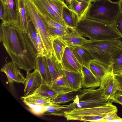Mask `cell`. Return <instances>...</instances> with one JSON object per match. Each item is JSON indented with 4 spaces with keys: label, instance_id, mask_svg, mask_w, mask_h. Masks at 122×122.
<instances>
[{
    "label": "cell",
    "instance_id": "6da1fadb",
    "mask_svg": "<svg viewBox=\"0 0 122 122\" xmlns=\"http://www.w3.org/2000/svg\"><path fill=\"white\" fill-rule=\"evenodd\" d=\"M3 33L2 44L7 53L20 69L26 72L36 68L37 53L27 33L9 25H1Z\"/></svg>",
    "mask_w": 122,
    "mask_h": 122
},
{
    "label": "cell",
    "instance_id": "7a4b0ae2",
    "mask_svg": "<svg viewBox=\"0 0 122 122\" xmlns=\"http://www.w3.org/2000/svg\"><path fill=\"white\" fill-rule=\"evenodd\" d=\"M75 29L82 36L91 40L113 41L122 38L114 25H108L86 17L78 22Z\"/></svg>",
    "mask_w": 122,
    "mask_h": 122
},
{
    "label": "cell",
    "instance_id": "3957f363",
    "mask_svg": "<svg viewBox=\"0 0 122 122\" xmlns=\"http://www.w3.org/2000/svg\"><path fill=\"white\" fill-rule=\"evenodd\" d=\"M82 46L93 59L107 66H112L115 59L122 51L121 39L113 41L89 40Z\"/></svg>",
    "mask_w": 122,
    "mask_h": 122
},
{
    "label": "cell",
    "instance_id": "277c9868",
    "mask_svg": "<svg viewBox=\"0 0 122 122\" xmlns=\"http://www.w3.org/2000/svg\"><path fill=\"white\" fill-rule=\"evenodd\" d=\"M120 13L118 1L95 0L91 2L86 17L108 25H114Z\"/></svg>",
    "mask_w": 122,
    "mask_h": 122
},
{
    "label": "cell",
    "instance_id": "5b68a950",
    "mask_svg": "<svg viewBox=\"0 0 122 122\" xmlns=\"http://www.w3.org/2000/svg\"><path fill=\"white\" fill-rule=\"evenodd\" d=\"M25 6L32 23L40 38L48 55L53 54V42L56 37L51 33L47 24L44 20L31 0H24Z\"/></svg>",
    "mask_w": 122,
    "mask_h": 122
},
{
    "label": "cell",
    "instance_id": "8992f818",
    "mask_svg": "<svg viewBox=\"0 0 122 122\" xmlns=\"http://www.w3.org/2000/svg\"><path fill=\"white\" fill-rule=\"evenodd\" d=\"M103 94V88L95 89L91 87L80 89L72 102L76 108L97 107L106 104L108 102Z\"/></svg>",
    "mask_w": 122,
    "mask_h": 122
},
{
    "label": "cell",
    "instance_id": "52a82bcc",
    "mask_svg": "<svg viewBox=\"0 0 122 122\" xmlns=\"http://www.w3.org/2000/svg\"><path fill=\"white\" fill-rule=\"evenodd\" d=\"M117 107L108 101L105 105L97 107L87 108H76L65 113L64 117L67 121L77 120L83 116L98 115L114 112H117Z\"/></svg>",
    "mask_w": 122,
    "mask_h": 122
},
{
    "label": "cell",
    "instance_id": "ba28073f",
    "mask_svg": "<svg viewBox=\"0 0 122 122\" xmlns=\"http://www.w3.org/2000/svg\"><path fill=\"white\" fill-rule=\"evenodd\" d=\"M89 69L100 80V87L103 88L108 79L113 74L112 66H106L94 59L92 60L90 62Z\"/></svg>",
    "mask_w": 122,
    "mask_h": 122
},
{
    "label": "cell",
    "instance_id": "9c48e42d",
    "mask_svg": "<svg viewBox=\"0 0 122 122\" xmlns=\"http://www.w3.org/2000/svg\"><path fill=\"white\" fill-rule=\"evenodd\" d=\"M3 7L1 25H9L17 28L15 0H0Z\"/></svg>",
    "mask_w": 122,
    "mask_h": 122
},
{
    "label": "cell",
    "instance_id": "30bf717a",
    "mask_svg": "<svg viewBox=\"0 0 122 122\" xmlns=\"http://www.w3.org/2000/svg\"><path fill=\"white\" fill-rule=\"evenodd\" d=\"M20 69L14 62L12 61L5 63L1 68L0 71L6 75L7 83H15L24 84L25 78L21 73Z\"/></svg>",
    "mask_w": 122,
    "mask_h": 122
},
{
    "label": "cell",
    "instance_id": "8fae6325",
    "mask_svg": "<svg viewBox=\"0 0 122 122\" xmlns=\"http://www.w3.org/2000/svg\"><path fill=\"white\" fill-rule=\"evenodd\" d=\"M24 84V95L26 96L31 95L43 83L41 76L39 71L34 70L32 73L26 72Z\"/></svg>",
    "mask_w": 122,
    "mask_h": 122
},
{
    "label": "cell",
    "instance_id": "7c38bea8",
    "mask_svg": "<svg viewBox=\"0 0 122 122\" xmlns=\"http://www.w3.org/2000/svg\"><path fill=\"white\" fill-rule=\"evenodd\" d=\"M31 0L38 12L67 27L62 18L53 10L46 0Z\"/></svg>",
    "mask_w": 122,
    "mask_h": 122
},
{
    "label": "cell",
    "instance_id": "4fadbf2b",
    "mask_svg": "<svg viewBox=\"0 0 122 122\" xmlns=\"http://www.w3.org/2000/svg\"><path fill=\"white\" fill-rule=\"evenodd\" d=\"M44 115L64 116L65 112H70L76 108L72 102L67 105H62L52 102L44 106Z\"/></svg>",
    "mask_w": 122,
    "mask_h": 122
},
{
    "label": "cell",
    "instance_id": "5bb4252c",
    "mask_svg": "<svg viewBox=\"0 0 122 122\" xmlns=\"http://www.w3.org/2000/svg\"><path fill=\"white\" fill-rule=\"evenodd\" d=\"M62 41L67 46H82L88 40L81 35L75 29L63 36L57 37Z\"/></svg>",
    "mask_w": 122,
    "mask_h": 122
},
{
    "label": "cell",
    "instance_id": "9a60e30c",
    "mask_svg": "<svg viewBox=\"0 0 122 122\" xmlns=\"http://www.w3.org/2000/svg\"><path fill=\"white\" fill-rule=\"evenodd\" d=\"M36 69L39 72L43 83L50 85L52 80L45 56H37L36 59Z\"/></svg>",
    "mask_w": 122,
    "mask_h": 122
},
{
    "label": "cell",
    "instance_id": "2e32d148",
    "mask_svg": "<svg viewBox=\"0 0 122 122\" xmlns=\"http://www.w3.org/2000/svg\"><path fill=\"white\" fill-rule=\"evenodd\" d=\"M68 47L73 53L79 64L81 66H85L89 69V63L93 59L88 51L82 46Z\"/></svg>",
    "mask_w": 122,
    "mask_h": 122
},
{
    "label": "cell",
    "instance_id": "e0dca14e",
    "mask_svg": "<svg viewBox=\"0 0 122 122\" xmlns=\"http://www.w3.org/2000/svg\"><path fill=\"white\" fill-rule=\"evenodd\" d=\"M81 73L82 76V87L95 88L100 86V80L87 67L85 66H82Z\"/></svg>",
    "mask_w": 122,
    "mask_h": 122
},
{
    "label": "cell",
    "instance_id": "ac0fdd59",
    "mask_svg": "<svg viewBox=\"0 0 122 122\" xmlns=\"http://www.w3.org/2000/svg\"><path fill=\"white\" fill-rule=\"evenodd\" d=\"M49 86L57 95L74 91L63 75L59 76L52 81Z\"/></svg>",
    "mask_w": 122,
    "mask_h": 122
},
{
    "label": "cell",
    "instance_id": "d6986e66",
    "mask_svg": "<svg viewBox=\"0 0 122 122\" xmlns=\"http://www.w3.org/2000/svg\"><path fill=\"white\" fill-rule=\"evenodd\" d=\"M52 82L59 76L63 75V70L61 64L53 54L51 56H46Z\"/></svg>",
    "mask_w": 122,
    "mask_h": 122
},
{
    "label": "cell",
    "instance_id": "ffe728a7",
    "mask_svg": "<svg viewBox=\"0 0 122 122\" xmlns=\"http://www.w3.org/2000/svg\"><path fill=\"white\" fill-rule=\"evenodd\" d=\"M74 91L82 88V76L81 73L63 70V75Z\"/></svg>",
    "mask_w": 122,
    "mask_h": 122
},
{
    "label": "cell",
    "instance_id": "44dd1931",
    "mask_svg": "<svg viewBox=\"0 0 122 122\" xmlns=\"http://www.w3.org/2000/svg\"><path fill=\"white\" fill-rule=\"evenodd\" d=\"M62 17L68 28L71 29L75 28L78 21V17L76 13L70 9L68 6L63 7Z\"/></svg>",
    "mask_w": 122,
    "mask_h": 122
},
{
    "label": "cell",
    "instance_id": "7402d4cb",
    "mask_svg": "<svg viewBox=\"0 0 122 122\" xmlns=\"http://www.w3.org/2000/svg\"><path fill=\"white\" fill-rule=\"evenodd\" d=\"M91 2H78L76 0H72L68 6L70 9L76 13L78 16L79 21L86 17Z\"/></svg>",
    "mask_w": 122,
    "mask_h": 122
},
{
    "label": "cell",
    "instance_id": "603a6c76",
    "mask_svg": "<svg viewBox=\"0 0 122 122\" xmlns=\"http://www.w3.org/2000/svg\"><path fill=\"white\" fill-rule=\"evenodd\" d=\"M64 70L81 73L82 66L76 63L71 58L64 52L61 63Z\"/></svg>",
    "mask_w": 122,
    "mask_h": 122
},
{
    "label": "cell",
    "instance_id": "cb8c5ba5",
    "mask_svg": "<svg viewBox=\"0 0 122 122\" xmlns=\"http://www.w3.org/2000/svg\"><path fill=\"white\" fill-rule=\"evenodd\" d=\"M118 91L117 86L113 74L103 88V95L106 100L108 101Z\"/></svg>",
    "mask_w": 122,
    "mask_h": 122
},
{
    "label": "cell",
    "instance_id": "d4e9b609",
    "mask_svg": "<svg viewBox=\"0 0 122 122\" xmlns=\"http://www.w3.org/2000/svg\"><path fill=\"white\" fill-rule=\"evenodd\" d=\"M22 101L26 105L30 104L46 106L51 102V100L37 95H31L20 97Z\"/></svg>",
    "mask_w": 122,
    "mask_h": 122
},
{
    "label": "cell",
    "instance_id": "484cf974",
    "mask_svg": "<svg viewBox=\"0 0 122 122\" xmlns=\"http://www.w3.org/2000/svg\"><path fill=\"white\" fill-rule=\"evenodd\" d=\"M67 46L64 42L58 37H56L54 39L53 42V54L61 63L65 49Z\"/></svg>",
    "mask_w": 122,
    "mask_h": 122
},
{
    "label": "cell",
    "instance_id": "4316f807",
    "mask_svg": "<svg viewBox=\"0 0 122 122\" xmlns=\"http://www.w3.org/2000/svg\"><path fill=\"white\" fill-rule=\"evenodd\" d=\"M80 90L77 91H73L68 93L57 95L51 101L52 103L59 105L73 101L79 93Z\"/></svg>",
    "mask_w": 122,
    "mask_h": 122
},
{
    "label": "cell",
    "instance_id": "83f0119b",
    "mask_svg": "<svg viewBox=\"0 0 122 122\" xmlns=\"http://www.w3.org/2000/svg\"><path fill=\"white\" fill-rule=\"evenodd\" d=\"M31 95L41 96L50 100L54 98L57 95L50 88L49 85L43 83Z\"/></svg>",
    "mask_w": 122,
    "mask_h": 122
},
{
    "label": "cell",
    "instance_id": "f1b7e54d",
    "mask_svg": "<svg viewBox=\"0 0 122 122\" xmlns=\"http://www.w3.org/2000/svg\"><path fill=\"white\" fill-rule=\"evenodd\" d=\"M53 10L62 18L63 7L67 6L63 0H46Z\"/></svg>",
    "mask_w": 122,
    "mask_h": 122
},
{
    "label": "cell",
    "instance_id": "f546056e",
    "mask_svg": "<svg viewBox=\"0 0 122 122\" xmlns=\"http://www.w3.org/2000/svg\"><path fill=\"white\" fill-rule=\"evenodd\" d=\"M112 66L113 75L122 72V51L115 59Z\"/></svg>",
    "mask_w": 122,
    "mask_h": 122
},
{
    "label": "cell",
    "instance_id": "4dcf8cb0",
    "mask_svg": "<svg viewBox=\"0 0 122 122\" xmlns=\"http://www.w3.org/2000/svg\"><path fill=\"white\" fill-rule=\"evenodd\" d=\"M38 12L44 20L48 25L65 30L69 31V29H70L67 27L53 20L48 16Z\"/></svg>",
    "mask_w": 122,
    "mask_h": 122
},
{
    "label": "cell",
    "instance_id": "1f68e13d",
    "mask_svg": "<svg viewBox=\"0 0 122 122\" xmlns=\"http://www.w3.org/2000/svg\"><path fill=\"white\" fill-rule=\"evenodd\" d=\"M107 114L83 116L78 118L77 120L83 122H105V117Z\"/></svg>",
    "mask_w": 122,
    "mask_h": 122
},
{
    "label": "cell",
    "instance_id": "d6a6232c",
    "mask_svg": "<svg viewBox=\"0 0 122 122\" xmlns=\"http://www.w3.org/2000/svg\"><path fill=\"white\" fill-rule=\"evenodd\" d=\"M37 33L32 22L29 24L27 30V34L36 51L37 52L36 45V40Z\"/></svg>",
    "mask_w": 122,
    "mask_h": 122
},
{
    "label": "cell",
    "instance_id": "836d02e7",
    "mask_svg": "<svg viewBox=\"0 0 122 122\" xmlns=\"http://www.w3.org/2000/svg\"><path fill=\"white\" fill-rule=\"evenodd\" d=\"M36 45L37 52V56L46 57L48 55V54L44 47L41 39L38 33L36 40Z\"/></svg>",
    "mask_w": 122,
    "mask_h": 122
},
{
    "label": "cell",
    "instance_id": "e575fe53",
    "mask_svg": "<svg viewBox=\"0 0 122 122\" xmlns=\"http://www.w3.org/2000/svg\"><path fill=\"white\" fill-rule=\"evenodd\" d=\"M48 25L51 34L55 37L63 36L67 34L70 32L69 31L56 28Z\"/></svg>",
    "mask_w": 122,
    "mask_h": 122
},
{
    "label": "cell",
    "instance_id": "d590c367",
    "mask_svg": "<svg viewBox=\"0 0 122 122\" xmlns=\"http://www.w3.org/2000/svg\"><path fill=\"white\" fill-rule=\"evenodd\" d=\"M108 101L112 103L115 102L122 105V93L118 91Z\"/></svg>",
    "mask_w": 122,
    "mask_h": 122
},
{
    "label": "cell",
    "instance_id": "8d00e7d4",
    "mask_svg": "<svg viewBox=\"0 0 122 122\" xmlns=\"http://www.w3.org/2000/svg\"><path fill=\"white\" fill-rule=\"evenodd\" d=\"M114 25L122 38V13H121L118 16Z\"/></svg>",
    "mask_w": 122,
    "mask_h": 122
},
{
    "label": "cell",
    "instance_id": "74e56055",
    "mask_svg": "<svg viewBox=\"0 0 122 122\" xmlns=\"http://www.w3.org/2000/svg\"><path fill=\"white\" fill-rule=\"evenodd\" d=\"M113 75L117 86L118 90L122 93V72Z\"/></svg>",
    "mask_w": 122,
    "mask_h": 122
},
{
    "label": "cell",
    "instance_id": "f35d334b",
    "mask_svg": "<svg viewBox=\"0 0 122 122\" xmlns=\"http://www.w3.org/2000/svg\"><path fill=\"white\" fill-rule=\"evenodd\" d=\"M64 52L71 58L76 63L79 64L75 56L69 47L67 46Z\"/></svg>",
    "mask_w": 122,
    "mask_h": 122
},
{
    "label": "cell",
    "instance_id": "ab89813d",
    "mask_svg": "<svg viewBox=\"0 0 122 122\" xmlns=\"http://www.w3.org/2000/svg\"><path fill=\"white\" fill-rule=\"evenodd\" d=\"M117 113V112H114L107 114L105 117V122H112L114 119L115 114Z\"/></svg>",
    "mask_w": 122,
    "mask_h": 122
},
{
    "label": "cell",
    "instance_id": "60d3db41",
    "mask_svg": "<svg viewBox=\"0 0 122 122\" xmlns=\"http://www.w3.org/2000/svg\"><path fill=\"white\" fill-rule=\"evenodd\" d=\"M3 9L2 4L0 2V18L1 20L3 19Z\"/></svg>",
    "mask_w": 122,
    "mask_h": 122
},
{
    "label": "cell",
    "instance_id": "b9f144b4",
    "mask_svg": "<svg viewBox=\"0 0 122 122\" xmlns=\"http://www.w3.org/2000/svg\"><path fill=\"white\" fill-rule=\"evenodd\" d=\"M3 33L1 28L0 27V42H2L3 38Z\"/></svg>",
    "mask_w": 122,
    "mask_h": 122
},
{
    "label": "cell",
    "instance_id": "7bdbcfd3",
    "mask_svg": "<svg viewBox=\"0 0 122 122\" xmlns=\"http://www.w3.org/2000/svg\"><path fill=\"white\" fill-rule=\"evenodd\" d=\"M118 2L121 13H122V0H119Z\"/></svg>",
    "mask_w": 122,
    "mask_h": 122
},
{
    "label": "cell",
    "instance_id": "ee69618b",
    "mask_svg": "<svg viewBox=\"0 0 122 122\" xmlns=\"http://www.w3.org/2000/svg\"><path fill=\"white\" fill-rule=\"evenodd\" d=\"M77 1L81 2H91L90 0H76Z\"/></svg>",
    "mask_w": 122,
    "mask_h": 122
},
{
    "label": "cell",
    "instance_id": "f6af8a7d",
    "mask_svg": "<svg viewBox=\"0 0 122 122\" xmlns=\"http://www.w3.org/2000/svg\"><path fill=\"white\" fill-rule=\"evenodd\" d=\"M122 122V118H121L119 117H118L117 119L115 120L114 122Z\"/></svg>",
    "mask_w": 122,
    "mask_h": 122
},
{
    "label": "cell",
    "instance_id": "bcb514c9",
    "mask_svg": "<svg viewBox=\"0 0 122 122\" xmlns=\"http://www.w3.org/2000/svg\"><path fill=\"white\" fill-rule=\"evenodd\" d=\"M66 3V5L68 6L72 0H63Z\"/></svg>",
    "mask_w": 122,
    "mask_h": 122
},
{
    "label": "cell",
    "instance_id": "7dc6e473",
    "mask_svg": "<svg viewBox=\"0 0 122 122\" xmlns=\"http://www.w3.org/2000/svg\"><path fill=\"white\" fill-rule=\"evenodd\" d=\"M90 1H91V2H92V1H94V0H90Z\"/></svg>",
    "mask_w": 122,
    "mask_h": 122
}]
</instances>
